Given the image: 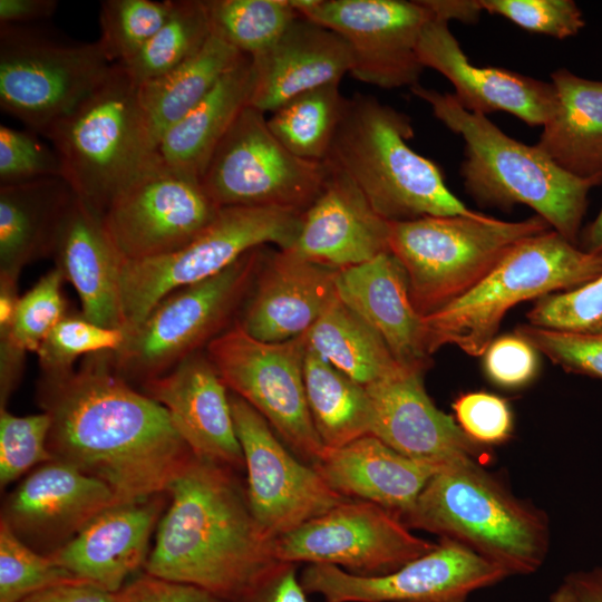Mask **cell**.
I'll list each match as a JSON object with an SVG mask.
<instances>
[{
  "mask_svg": "<svg viewBox=\"0 0 602 602\" xmlns=\"http://www.w3.org/2000/svg\"><path fill=\"white\" fill-rule=\"evenodd\" d=\"M37 399L51 419L52 458L101 480L122 502L166 493L193 456L167 410L116 373L110 351L82 358L65 377L40 378Z\"/></svg>",
  "mask_w": 602,
  "mask_h": 602,
  "instance_id": "1",
  "label": "cell"
},
{
  "mask_svg": "<svg viewBox=\"0 0 602 602\" xmlns=\"http://www.w3.org/2000/svg\"><path fill=\"white\" fill-rule=\"evenodd\" d=\"M166 493L144 572L240 602L281 563L236 470L193 455Z\"/></svg>",
  "mask_w": 602,
  "mask_h": 602,
  "instance_id": "2",
  "label": "cell"
},
{
  "mask_svg": "<svg viewBox=\"0 0 602 602\" xmlns=\"http://www.w3.org/2000/svg\"><path fill=\"white\" fill-rule=\"evenodd\" d=\"M410 118L376 97L346 98L323 162L343 173L388 222L423 216H474L447 187L440 168L408 145Z\"/></svg>",
  "mask_w": 602,
  "mask_h": 602,
  "instance_id": "3",
  "label": "cell"
},
{
  "mask_svg": "<svg viewBox=\"0 0 602 602\" xmlns=\"http://www.w3.org/2000/svg\"><path fill=\"white\" fill-rule=\"evenodd\" d=\"M410 89L430 106L439 122L463 138L466 157L460 175L477 202L503 208L527 205L555 232L579 245L594 183L563 171L536 145L507 136L486 115L465 109L454 94L419 84Z\"/></svg>",
  "mask_w": 602,
  "mask_h": 602,
  "instance_id": "4",
  "label": "cell"
},
{
  "mask_svg": "<svg viewBox=\"0 0 602 602\" xmlns=\"http://www.w3.org/2000/svg\"><path fill=\"white\" fill-rule=\"evenodd\" d=\"M400 520L468 546L507 575L537 571L548 550L544 513L516 498L476 459L437 470Z\"/></svg>",
  "mask_w": 602,
  "mask_h": 602,
  "instance_id": "5",
  "label": "cell"
},
{
  "mask_svg": "<svg viewBox=\"0 0 602 602\" xmlns=\"http://www.w3.org/2000/svg\"><path fill=\"white\" fill-rule=\"evenodd\" d=\"M602 273V254L583 251L554 230L516 244L473 289L424 315L430 355L455 344L483 356L514 305L575 289Z\"/></svg>",
  "mask_w": 602,
  "mask_h": 602,
  "instance_id": "6",
  "label": "cell"
},
{
  "mask_svg": "<svg viewBox=\"0 0 602 602\" xmlns=\"http://www.w3.org/2000/svg\"><path fill=\"white\" fill-rule=\"evenodd\" d=\"M45 136L60 159L62 178L101 215L157 156L138 86L119 65Z\"/></svg>",
  "mask_w": 602,
  "mask_h": 602,
  "instance_id": "7",
  "label": "cell"
},
{
  "mask_svg": "<svg viewBox=\"0 0 602 602\" xmlns=\"http://www.w3.org/2000/svg\"><path fill=\"white\" fill-rule=\"evenodd\" d=\"M538 215L517 222L423 216L389 222V253L405 270L416 310L426 315L480 282L520 242L550 230Z\"/></svg>",
  "mask_w": 602,
  "mask_h": 602,
  "instance_id": "8",
  "label": "cell"
},
{
  "mask_svg": "<svg viewBox=\"0 0 602 602\" xmlns=\"http://www.w3.org/2000/svg\"><path fill=\"white\" fill-rule=\"evenodd\" d=\"M266 246L249 251L219 274L157 302L137 326L125 330L123 346L110 351L116 373L140 386L204 351L236 322Z\"/></svg>",
  "mask_w": 602,
  "mask_h": 602,
  "instance_id": "9",
  "label": "cell"
},
{
  "mask_svg": "<svg viewBox=\"0 0 602 602\" xmlns=\"http://www.w3.org/2000/svg\"><path fill=\"white\" fill-rule=\"evenodd\" d=\"M100 43L62 39L26 25H0V107L46 135L113 69Z\"/></svg>",
  "mask_w": 602,
  "mask_h": 602,
  "instance_id": "10",
  "label": "cell"
},
{
  "mask_svg": "<svg viewBox=\"0 0 602 602\" xmlns=\"http://www.w3.org/2000/svg\"><path fill=\"white\" fill-rule=\"evenodd\" d=\"M300 224L301 214L292 211L221 207L213 222L182 249L159 258L124 261L120 293L125 330L137 326L171 292L219 274L253 249H290Z\"/></svg>",
  "mask_w": 602,
  "mask_h": 602,
  "instance_id": "11",
  "label": "cell"
},
{
  "mask_svg": "<svg viewBox=\"0 0 602 602\" xmlns=\"http://www.w3.org/2000/svg\"><path fill=\"white\" fill-rule=\"evenodd\" d=\"M326 162L290 152L264 114L246 106L216 147L201 183L219 207H272L302 214L321 192Z\"/></svg>",
  "mask_w": 602,
  "mask_h": 602,
  "instance_id": "12",
  "label": "cell"
},
{
  "mask_svg": "<svg viewBox=\"0 0 602 602\" xmlns=\"http://www.w3.org/2000/svg\"><path fill=\"white\" fill-rule=\"evenodd\" d=\"M304 336L264 342L235 322L205 352L229 390L252 406L301 460L313 465L326 446L309 410L304 379Z\"/></svg>",
  "mask_w": 602,
  "mask_h": 602,
  "instance_id": "13",
  "label": "cell"
},
{
  "mask_svg": "<svg viewBox=\"0 0 602 602\" xmlns=\"http://www.w3.org/2000/svg\"><path fill=\"white\" fill-rule=\"evenodd\" d=\"M386 508L348 498L324 514L274 540L280 562L328 564L359 576L391 573L431 551Z\"/></svg>",
  "mask_w": 602,
  "mask_h": 602,
  "instance_id": "14",
  "label": "cell"
},
{
  "mask_svg": "<svg viewBox=\"0 0 602 602\" xmlns=\"http://www.w3.org/2000/svg\"><path fill=\"white\" fill-rule=\"evenodd\" d=\"M303 17L348 45L350 75L369 85L414 87L424 70L417 47L435 12L427 0H290Z\"/></svg>",
  "mask_w": 602,
  "mask_h": 602,
  "instance_id": "15",
  "label": "cell"
},
{
  "mask_svg": "<svg viewBox=\"0 0 602 602\" xmlns=\"http://www.w3.org/2000/svg\"><path fill=\"white\" fill-rule=\"evenodd\" d=\"M220 208L198 177L169 167L157 154L111 201L103 221L123 259L142 261L188 244Z\"/></svg>",
  "mask_w": 602,
  "mask_h": 602,
  "instance_id": "16",
  "label": "cell"
},
{
  "mask_svg": "<svg viewBox=\"0 0 602 602\" xmlns=\"http://www.w3.org/2000/svg\"><path fill=\"white\" fill-rule=\"evenodd\" d=\"M508 576L468 546L440 537L436 546L398 570L359 576L328 564H308L299 575L308 594L324 602H467Z\"/></svg>",
  "mask_w": 602,
  "mask_h": 602,
  "instance_id": "17",
  "label": "cell"
},
{
  "mask_svg": "<svg viewBox=\"0 0 602 602\" xmlns=\"http://www.w3.org/2000/svg\"><path fill=\"white\" fill-rule=\"evenodd\" d=\"M230 404L244 456L249 504L270 537L292 532L348 499L293 454L245 400L230 391Z\"/></svg>",
  "mask_w": 602,
  "mask_h": 602,
  "instance_id": "18",
  "label": "cell"
},
{
  "mask_svg": "<svg viewBox=\"0 0 602 602\" xmlns=\"http://www.w3.org/2000/svg\"><path fill=\"white\" fill-rule=\"evenodd\" d=\"M119 503L101 480L52 459L28 473L8 494L0 521L32 550L49 555Z\"/></svg>",
  "mask_w": 602,
  "mask_h": 602,
  "instance_id": "19",
  "label": "cell"
},
{
  "mask_svg": "<svg viewBox=\"0 0 602 602\" xmlns=\"http://www.w3.org/2000/svg\"><path fill=\"white\" fill-rule=\"evenodd\" d=\"M370 400V435L416 462L444 467L476 459L482 446L428 396L423 371L402 369L366 388Z\"/></svg>",
  "mask_w": 602,
  "mask_h": 602,
  "instance_id": "20",
  "label": "cell"
},
{
  "mask_svg": "<svg viewBox=\"0 0 602 602\" xmlns=\"http://www.w3.org/2000/svg\"><path fill=\"white\" fill-rule=\"evenodd\" d=\"M139 387L167 410L175 429L194 456L236 472L245 469L230 390L205 350Z\"/></svg>",
  "mask_w": 602,
  "mask_h": 602,
  "instance_id": "21",
  "label": "cell"
},
{
  "mask_svg": "<svg viewBox=\"0 0 602 602\" xmlns=\"http://www.w3.org/2000/svg\"><path fill=\"white\" fill-rule=\"evenodd\" d=\"M337 274L291 250L266 246L236 322L264 342L299 338L337 297Z\"/></svg>",
  "mask_w": 602,
  "mask_h": 602,
  "instance_id": "22",
  "label": "cell"
},
{
  "mask_svg": "<svg viewBox=\"0 0 602 602\" xmlns=\"http://www.w3.org/2000/svg\"><path fill=\"white\" fill-rule=\"evenodd\" d=\"M417 54L424 68L450 81L457 101L472 113L505 111L531 126H544L555 111L557 96L552 82L470 64L448 20L436 13L420 33Z\"/></svg>",
  "mask_w": 602,
  "mask_h": 602,
  "instance_id": "23",
  "label": "cell"
},
{
  "mask_svg": "<svg viewBox=\"0 0 602 602\" xmlns=\"http://www.w3.org/2000/svg\"><path fill=\"white\" fill-rule=\"evenodd\" d=\"M167 504L162 493L111 506L48 556L77 580L116 593L144 567Z\"/></svg>",
  "mask_w": 602,
  "mask_h": 602,
  "instance_id": "24",
  "label": "cell"
},
{
  "mask_svg": "<svg viewBox=\"0 0 602 602\" xmlns=\"http://www.w3.org/2000/svg\"><path fill=\"white\" fill-rule=\"evenodd\" d=\"M328 167L326 183L301 214L298 236L288 250L337 271L389 252V222L348 176Z\"/></svg>",
  "mask_w": 602,
  "mask_h": 602,
  "instance_id": "25",
  "label": "cell"
},
{
  "mask_svg": "<svg viewBox=\"0 0 602 602\" xmlns=\"http://www.w3.org/2000/svg\"><path fill=\"white\" fill-rule=\"evenodd\" d=\"M249 106L273 113L292 98L350 74L348 45L334 31L299 16L266 50L251 57Z\"/></svg>",
  "mask_w": 602,
  "mask_h": 602,
  "instance_id": "26",
  "label": "cell"
},
{
  "mask_svg": "<svg viewBox=\"0 0 602 602\" xmlns=\"http://www.w3.org/2000/svg\"><path fill=\"white\" fill-rule=\"evenodd\" d=\"M338 298L385 341L404 368L425 371L430 363L427 333L414 307L404 268L389 252L338 271Z\"/></svg>",
  "mask_w": 602,
  "mask_h": 602,
  "instance_id": "27",
  "label": "cell"
},
{
  "mask_svg": "<svg viewBox=\"0 0 602 602\" xmlns=\"http://www.w3.org/2000/svg\"><path fill=\"white\" fill-rule=\"evenodd\" d=\"M65 281L77 291L81 314L106 328L124 329L120 278L124 259L103 215L75 195L51 255Z\"/></svg>",
  "mask_w": 602,
  "mask_h": 602,
  "instance_id": "28",
  "label": "cell"
},
{
  "mask_svg": "<svg viewBox=\"0 0 602 602\" xmlns=\"http://www.w3.org/2000/svg\"><path fill=\"white\" fill-rule=\"evenodd\" d=\"M312 467L343 497L377 504L399 518L440 469L402 456L372 435L326 447Z\"/></svg>",
  "mask_w": 602,
  "mask_h": 602,
  "instance_id": "29",
  "label": "cell"
},
{
  "mask_svg": "<svg viewBox=\"0 0 602 602\" xmlns=\"http://www.w3.org/2000/svg\"><path fill=\"white\" fill-rule=\"evenodd\" d=\"M75 195L62 177L0 185V276L18 281L29 263L52 255Z\"/></svg>",
  "mask_w": 602,
  "mask_h": 602,
  "instance_id": "30",
  "label": "cell"
},
{
  "mask_svg": "<svg viewBox=\"0 0 602 602\" xmlns=\"http://www.w3.org/2000/svg\"><path fill=\"white\" fill-rule=\"evenodd\" d=\"M557 104L536 146L559 167L602 183V81L561 68L551 76Z\"/></svg>",
  "mask_w": 602,
  "mask_h": 602,
  "instance_id": "31",
  "label": "cell"
},
{
  "mask_svg": "<svg viewBox=\"0 0 602 602\" xmlns=\"http://www.w3.org/2000/svg\"><path fill=\"white\" fill-rule=\"evenodd\" d=\"M252 85V60L243 55L190 113L163 134L157 145L159 158L201 179L220 142L249 106Z\"/></svg>",
  "mask_w": 602,
  "mask_h": 602,
  "instance_id": "32",
  "label": "cell"
},
{
  "mask_svg": "<svg viewBox=\"0 0 602 602\" xmlns=\"http://www.w3.org/2000/svg\"><path fill=\"white\" fill-rule=\"evenodd\" d=\"M303 336L308 349L365 388L407 369L338 295Z\"/></svg>",
  "mask_w": 602,
  "mask_h": 602,
  "instance_id": "33",
  "label": "cell"
},
{
  "mask_svg": "<svg viewBox=\"0 0 602 602\" xmlns=\"http://www.w3.org/2000/svg\"><path fill=\"white\" fill-rule=\"evenodd\" d=\"M243 56L212 35L192 58L138 86V97L157 145L163 134L190 113Z\"/></svg>",
  "mask_w": 602,
  "mask_h": 602,
  "instance_id": "34",
  "label": "cell"
},
{
  "mask_svg": "<svg viewBox=\"0 0 602 602\" xmlns=\"http://www.w3.org/2000/svg\"><path fill=\"white\" fill-rule=\"evenodd\" d=\"M303 379L312 421L326 447L370 435V400L363 386L308 348Z\"/></svg>",
  "mask_w": 602,
  "mask_h": 602,
  "instance_id": "35",
  "label": "cell"
},
{
  "mask_svg": "<svg viewBox=\"0 0 602 602\" xmlns=\"http://www.w3.org/2000/svg\"><path fill=\"white\" fill-rule=\"evenodd\" d=\"M62 273L52 268L20 297L8 332L0 334V406L7 407L20 383L27 352L37 353L52 329L69 312Z\"/></svg>",
  "mask_w": 602,
  "mask_h": 602,
  "instance_id": "36",
  "label": "cell"
},
{
  "mask_svg": "<svg viewBox=\"0 0 602 602\" xmlns=\"http://www.w3.org/2000/svg\"><path fill=\"white\" fill-rule=\"evenodd\" d=\"M339 84L305 91L272 113L273 135L294 155L323 162L329 153L344 103Z\"/></svg>",
  "mask_w": 602,
  "mask_h": 602,
  "instance_id": "37",
  "label": "cell"
},
{
  "mask_svg": "<svg viewBox=\"0 0 602 602\" xmlns=\"http://www.w3.org/2000/svg\"><path fill=\"white\" fill-rule=\"evenodd\" d=\"M211 36L205 0H173L165 23L135 57L119 66L140 86L192 58Z\"/></svg>",
  "mask_w": 602,
  "mask_h": 602,
  "instance_id": "38",
  "label": "cell"
},
{
  "mask_svg": "<svg viewBox=\"0 0 602 602\" xmlns=\"http://www.w3.org/2000/svg\"><path fill=\"white\" fill-rule=\"evenodd\" d=\"M212 35L253 57L300 16L290 0H205Z\"/></svg>",
  "mask_w": 602,
  "mask_h": 602,
  "instance_id": "39",
  "label": "cell"
},
{
  "mask_svg": "<svg viewBox=\"0 0 602 602\" xmlns=\"http://www.w3.org/2000/svg\"><path fill=\"white\" fill-rule=\"evenodd\" d=\"M173 0H104L100 2V43L113 65L135 57L165 23Z\"/></svg>",
  "mask_w": 602,
  "mask_h": 602,
  "instance_id": "40",
  "label": "cell"
},
{
  "mask_svg": "<svg viewBox=\"0 0 602 602\" xmlns=\"http://www.w3.org/2000/svg\"><path fill=\"white\" fill-rule=\"evenodd\" d=\"M126 331L101 327L81 312H68L48 334L37 351L41 377L57 379L71 373L79 358L103 351H117Z\"/></svg>",
  "mask_w": 602,
  "mask_h": 602,
  "instance_id": "41",
  "label": "cell"
},
{
  "mask_svg": "<svg viewBox=\"0 0 602 602\" xmlns=\"http://www.w3.org/2000/svg\"><path fill=\"white\" fill-rule=\"evenodd\" d=\"M81 582L23 543L0 521V602H21L50 586Z\"/></svg>",
  "mask_w": 602,
  "mask_h": 602,
  "instance_id": "42",
  "label": "cell"
},
{
  "mask_svg": "<svg viewBox=\"0 0 602 602\" xmlns=\"http://www.w3.org/2000/svg\"><path fill=\"white\" fill-rule=\"evenodd\" d=\"M50 426L51 419L46 411L16 416L7 408H0L1 488L54 459L48 449Z\"/></svg>",
  "mask_w": 602,
  "mask_h": 602,
  "instance_id": "43",
  "label": "cell"
},
{
  "mask_svg": "<svg viewBox=\"0 0 602 602\" xmlns=\"http://www.w3.org/2000/svg\"><path fill=\"white\" fill-rule=\"evenodd\" d=\"M526 317L532 326L602 336V273L575 289L537 299Z\"/></svg>",
  "mask_w": 602,
  "mask_h": 602,
  "instance_id": "44",
  "label": "cell"
},
{
  "mask_svg": "<svg viewBox=\"0 0 602 602\" xmlns=\"http://www.w3.org/2000/svg\"><path fill=\"white\" fill-rule=\"evenodd\" d=\"M482 11L498 14L518 27L557 39L575 36L585 26L572 0H478Z\"/></svg>",
  "mask_w": 602,
  "mask_h": 602,
  "instance_id": "45",
  "label": "cell"
},
{
  "mask_svg": "<svg viewBox=\"0 0 602 602\" xmlns=\"http://www.w3.org/2000/svg\"><path fill=\"white\" fill-rule=\"evenodd\" d=\"M48 177H62L56 151L36 132L0 125V185H14Z\"/></svg>",
  "mask_w": 602,
  "mask_h": 602,
  "instance_id": "46",
  "label": "cell"
},
{
  "mask_svg": "<svg viewBox=\"0 0 602 602\" xmlns=\"http://www.w3.org/2000/svg\"><path fill=\"white\" fill-rule=\"evenodd\" d=\"M515 333L569 372L602 379V336L518 324Z\"/></svg>",
  "mask_w": 602,
  "mask_h": 602,
  "instance_id": "47",
  "label": "cell"
},
{
  "mask_svg": "<svg viewBox=\"0 0 602 602\" xmlns=\"http://www.w3.org/2000/svg\"><path fill=\"white\" fill-rule=\"evenodd\" d=\"M455 420L479 446L506 443L513 433V414L506 399L486 391L462 394L453 404Z\"/></svg>",
  "mask_w": 602,
  "mask_h": 602,
  "instance_id": "48",
  "label": "cell"
},
{
  "mask_svg": "<svg viewBox=\"0 0 602 602\" xmlns=\"http://www.w3.org/2000/svg\"><path fill=\"white\" fill-rule=\"evenodd\" d=\"M537 350L517 333L495 338L484 352L488 379L505 389H520L537 373Z\"/></svg>",
  "mask_w": 602,
  "mask_h": 602,
  "instance_id": "49",
  "label": "cell"
},
{
  "mask_svg": "<svg viewBox=\"0 0 602 602\" xmlns=\"http://www.w3.org/2000/svg\"><path fill=\"white\" fill-rule=\"evenodd\" d=\"M114 602H220L208 592L185 583L142 573L115 593Z\"/></svg>",
  "mask_w": 602,
  "mask_h": 602,
  "instance_id": "50",
  "label": "cell"
},
{
  "mask_svg": "<svg viewBox=\"0 0 602 602\" xmlns=\"http://www.w3.org/2000/svg\"><path fill=\"white\" fill-rule=\"evenodd\" d=\"M297 564L281 562L240 602H309Z\"/></svg>",
  "mask_w": 602,
  "mask_h": 602,
  "instance_id": "51",
  "label": "cell"
},
{
  "mask_svg": "<svg viewBox=\"0 0 602 602\" xmlns=\"http://www.w3.org/2000/svg\"><path fill=\"white\" fill-rule=\"evenodd\" d=\"M115 593L85 582H70L39 591L21 602H114Z\"/></svg>",
  "mask_w": 602,
  "mask_h": 602,
  "instance_id": "52",
  "label": "cell"
},
{
  "mask_svg": "<svg viewBox=\"0 0 602 602\" xmlns=\"http://www.w3.org/2000/svg\"><path fill=\"white\" fill-rule=\"evenodd\" d=\"M56 0H0V25H23L52 16Z\"/></svg>",
  "mask_w": 602,
  "mask_h": 602,
  "instance_id": "53",
  "label": "cell"
},
{
  "mask_svg": "<svg viewBox=\"0 0 602 602\" xmlns=\"http://www.w3.org/2000/svg\"><path fill=\"white\" fill-rule=\"evenodd\" d=\"M564 581L575 602H602V566L573 572Z\"/></svg>",
  "mask_w": 602,
  "mask_h": 602,
  "instance_id": "54",
  "label": "cell"
},
{
  "mask_svg": "<svg viewBox=\"0 0 602 602\" xmlns=\"http://www.w3.org/2000/svg\"><path fill=\"white\" fill-rule=\"evenodd\" d=\"M434 12L449 20L475 22L482 11L478 0H427Z\"/></svg>",
  "mask_w": 602,
  "mask_h": 602,
  "instance_id": "55",
  "label": "cell"
},
{
  "mask_svg": "<svg viewBox=\"0 0 602 602\" xmlns=\"http://www.w3.org/2000/svg\"><path fill=\"white\" fill-rule=\"evenodd\" d=\"M581 249L585 252L602 254V207L595 219L582 231Z\"/></svg>",
  "mask_w": 602,
  "mask_h": 602,
  "instance_id": "56",
  "label": "cell"
},
{
  "mask_svg": "<svg viewBox=\"0 0 602 602\" xmlns=\"http://www.w3.org/2000/svg\"><path fill=\"white\" fill-rule=\"evenodd\" d=\"M550 602H575L574 595L565 581L552 593Z\"/></svg>",
  "mask_w": 602,
  "mask_h": 602,
  "instance_id": "57",
  "label": "cell"
}]
</instances>
